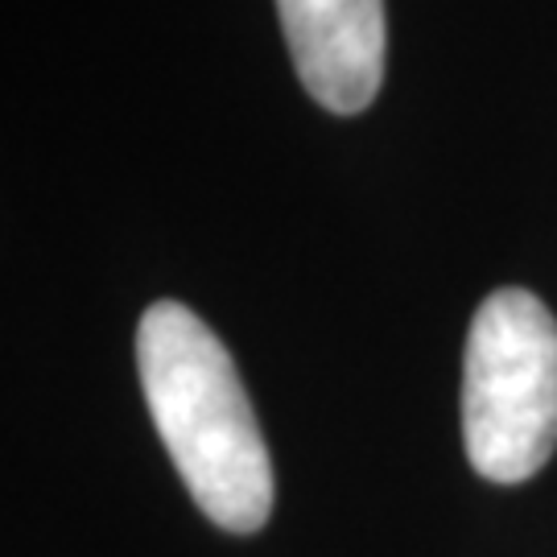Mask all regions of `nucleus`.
Instances as JSON below:
<instances>
[{
    "mask_svg": "<svg viewBox=\"0 0 557 557\" xmlns=\"http://www.w3.org/2000/svg\"><path fill=\"white\" fill-rule=\"evenodd\" d=\"M137 368L195 504L227 533H257L273 512V462L227 347L182 301H153L137 326Z\"/></svg>",
    "mask_w": 557,
    "mask_h": 557,
    "instance_id": "nucleus-1",
    "label": "nucleus"
},
{
    "mask_svg": "<svg viewBox=\"0 0 557 557\" xmlns=\"http://www.w3.org/2000/svg\"><path fill=\"white\" fill-rule=\"evenodd\" d=\"M462 442L492 483H524L557 446V319L529 289L475 310L462 356Z\"/></svg>",
    "mask_w": 557,
    "mask_h": 557,
    "instance_id": "nucleus-2",
    "label": "nucleus"
},
{
    "mask_svg": "<svg viewBox=\"0 0 557 557\" xmlns=\"http://www.w3.org/2000/svg\"><path fill=\"white\" fill-rule=\"evenodd\" d=\"M301 87L338 116H356L384 83V0H277Z\"/></svg>",
    "mask_w": 557,
    "mask_h": 557,
    "instance_id": "nucleus-3",
    "label": "nucleus"
}]
</instances>
